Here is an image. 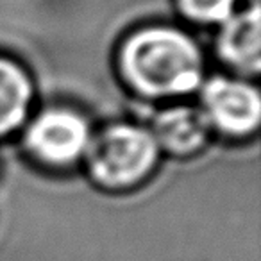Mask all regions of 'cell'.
Masks as SVG:
<instances>
[{
  "label": "cell",
  "mask_w": 261,
  "mask_h": 261,
  "mask_svg": "<svg viewBox=\"0 0 261 261\" xmlns=\"http://www.w3.org/2000/svg\"><path fill=\"white\" fill-rule=\"evenodd\" d=\"M125 81L149 98H175L197 91L204 83V61L186 33L152 25L133 33L120 48Z\"/></svg>",
  "instance_id": "6da1fadb"
},
{
  "label": "cell",
  "mask_w": 261,
  "mask_h": 261,
  "mask_svg": "<svg viewBox=\"0 0 261 261\" xmlns=\"http://www.w3.org/2000/svg\"><path fill=\"white\" fill-rule=\"evenodd\" d=\"M160 152L149 127L122 122L93 135L84 160L102 188L129 190L149 177Z\"/></svg>",
  "instance_id": "7a4b0ae2"
},
{
  "label": "cell",
  "mask_w": 261,
  "mask_h": 261,
  "mask_svg": "<svg viewBox=\"0 0 261 261\" xmlns=\"http://www.w3.org/2000/svg\"><path fill=\"white\" fill-rule=\"evenodd\" d=\"M93 138L88 120L68 108H48L31 122L25 145L38 161L70 167L84 160Z\"/></svg>",
  "instance_id": "3957f363"
},
{
  "label": "cell",
  "mask_w": 261,
  "mask_h": 261,
  "mask_svg": "<svg viewBox=\"0 0 261 261\" xmlns=\"http://www.w3.org/2000/svg\"><path fill=\"white\" fill-rule=\"evenodd\" d=\"M200 113L210 129L234 138L252 135L259 127L261 97L256 86L242 79L213 77L202 83Z\"/></svg>",
  "instance_id": "277c9868"
},
{
  "label": "cell",
  "mask_w": 261,
  "mask_h": 261,
  "mask_svg": "<svg viewBox=\"0 0 261 261\" xmlns=\"http://www.w3.org/2000/svg\"><path fill=\"white\" fill-rule=\"evenodd\" d=\"M149 130L160 150L179 158L199 152L211 133L200 109L192 106H170L158 111L150 120Z\"/></svg>",
  "instance_id": "5b68a950"
},
{
  "label": "cell",
  "mask_w": 261,
  "mask_h": 261,
  "mask_svg": "<svg viewBox=\"0 0 261 261\" xmlns=\"http://www.w3.org/2000/svg\"><path fill=\"white\" fill-rule=\"evenodd\" d=\"M259 6H252L240 15H232L224 23L218 36V54L231 68L240 73H257L261 63Z\"/></svg>",
  "instance_id": "8992f818"
},
{
  "label": "cell",
  "mask_w": 261,
  "mask_h": 261,
  "mask_svg": "<svg viewBox=\"0 0 261 261\" xmlns=\"http://www.w3.org/2000/svg\"><path fill=\"white\" fill-rule=\"evenodd\" d=\"M33 97L34 88L29 73L13 59L0 58V136L23 125Z\"/></svg>",
  "instance_id": "52a82bcc"
},
{
  "label": "cell",
  "mask_w": 261,
  "mask_h": 261,
  "mask_svg": "<svg viewBox=\"0 0 261 261\" xmlns=\"http://www.w3.org/2000/svg\"><path fill=\"white\" fill-rule=\"evenodd\" d=\"M177 6L192 22L224 25L234 15L236 0H177Z\"/></svg>",
  "instance_id": "ba28073f"
}]
</instances>
